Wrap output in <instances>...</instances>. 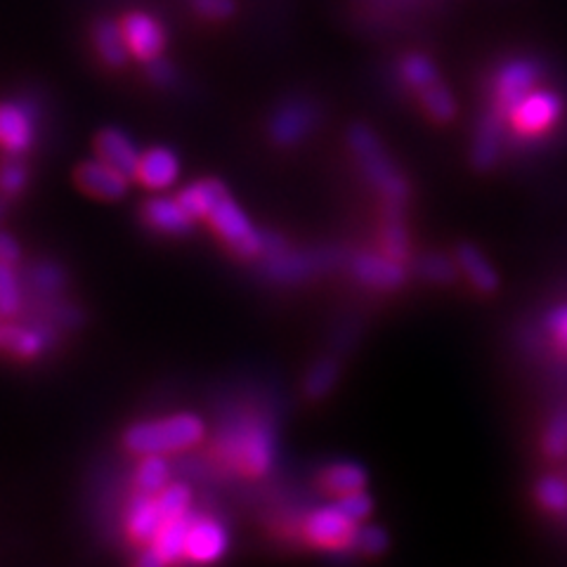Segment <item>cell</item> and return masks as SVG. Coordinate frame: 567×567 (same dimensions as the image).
<instances>
[{"label": "cell", "mask_w": 567, "mask_h": 567, "mask_svg": "<svg viewBox=\"0 0 567 567\" xmlns=\"http://www.w3.org/2000/svg\"><path fill=\"white\" fill-rule=\"evenodd\" d=\"M206 435V423L197 414H175L156 421H140L123 433V447L135 456L177 454L197 447Z\"/></svg>", "instance_id": "cell-3"}, {"label": "cell", "mask_w": 567, "mask_h": 567, "mask_svg": "<svg viewBox=\"0 0 567 567\" xmlns=\"http://www.w3.org/2000/svg\"><path fill=\"white\" fill-rule=\"evenodd\" d=\"M135 181L152 192L168 189L177 183L181 177V158L168 147H150L140 152L137 168H135Z\"/></svg>", "instance_id": "cell-18"}, {"label": "cell", "mask_w": 567, "mask_h": 567, "mask_svg": "<svg viewBox=\"0 0 567 567\" xmlns=\"http://www.w3.org/2000/svg\"><path fill=\"white\" fill-rule=\"evenodd\" d=\"M416 272L431 284L447 287L458 277V265L445 254H425L416 260Z\"/></svg>", "instance_id": "cell-33"}, {"label": "cell", "mask_w": 567, "mask_h": 567, "mask_svg": "<svg viewBox=\"0 0 567 567\" xmlns=\"http://www.w3.org/2000/svg\"><path fill=\"white\" fill-rule=\"evenodd\" d=\"M93 45L102 64H106L110 69L126 66L131 60V50L126 45V39H123L118 22L100 20L93 27Z\"/></svg>", "instance_id": "cell-26"}, {"label": "cell", "mask_w": 567, "mask_h": 567, "mask_svg": "<svg viewBox=\"0 0 567 567\" xmlns=\"http://www.w3.org/2000/svg\"><path fill=\"white\" fill-rule=\"evenodd\" d=\"M20 258H22L20 241H17L10 233H3V229H0V262L17 265Z\"/></svg>", "instance_id": "cell-43"}, {"label": "cell", "mask_w": 567, "mask_h": 567, "mask_svg": "<svg viewBox=\"0 0 567 567\" xmlns=\"http://www.w3.org/2000/svg\"><path fill=\"white\" fill-rule=\"evenodd\" d=\"M227 185L220 183L218 177H202V181L187 185L177 192V202L189 213L194 220H206L208 210L216 206V202L227 194Z\"/></svg>", "instance_id": "cell-25"}, {"label": "cell", "mask_w": 567, "mask_h": 567, "mask_svg": "<svg viewBox=\"0 0 567 567\" xmlns=\"http://www.w3.org/2000/svg\"><path fill=\"white\" fill-rule=\"evenodd\" d=\"M390 548V537L388 532L379 525H360L358 527V539H354V551H360L364 556H383Z\"/></svg>", "instance_id": "cell-38"}, {"label": "cell", "mask_w": 567, "mask_h": 567, "mask_svg": "<svg viewBox=\"0 0 567 567\" xmlns=\"http://www.w3.org/2000/svg\"><path fill=\"white\" fill-rule=\"evenodd\" d=\"M537 504L551 516H567V477L548 473L535 485Z\"/></svg>", "instance_id": "cell-30"}, {"label": "cell", "mask_w": 567, "mask_h": 567, "mask_svg": "<svg viewBox=\"0 0 567 567\" xmlns=\"http://www.w3.org/2000/svg\"><path fill=\"white\" fill-rule=\"evenodd\" d=\"M35 142V110L24 100L0 102V150L8 156L29 152Z\"/></svg>", "instance_id": "cell-12"}, {"label": "cell", "mask_w": 567, "mask_h": 567, "mask_svg": "<svg viewBox=\"0 0 567 567\" xmlns=\"http://www.w3.org/2000/svg\"><path fill=\"white\" fill-rule=\"evenodd\" d=\"M546 329L551 333V339L558 343V348L567 350V306L554 308L546 317Z\"/></svg>", "instance_id": "cell-41"}, {"label": "cell", "mask_w": 567, "mask_h": 567, "mask_svg": "<svg viewBox=\"0 0 567 567\" xmlns=\"http://www.w3.org/2000/svg\"><path fill=\"white\" fill-rule=\"evenodd\" d=\"M542 450L548 458L567 456V410H560L548 419L542 433Z\"/></svg>", "instance_id": "cell-36"}, {"label": "cell", "mask_w": 567, "mask_h": 567, "mask_svg": "<svg viewBox=\"0 0 567 567\" xmlns=\"http://www.w3.org/2000/svg\"><path fill=\"white\" fill-rule=\"evenodd\" d=\"M319 123L317 104L306 97L284 100L268 123V135L277 147L289 150L303 142Z\"/></svg>", "instance_id": "cell-8"}, {"label": "cell", "mask_w": 567, "mask_h": 567, "mask_svg": "<svg viewBox=\"0 0 567 567\" xmlns=\"http://www.w3.org/2000/svg\"><path fill=\"white\" fill-rule=\"evenodd\" d=\"M118 27L131 50V58L145 64L164 58L166 45H168V33H166V27L158 22L154 14L131 10L121 17Z\"/></svg>", "instance_id": "cell-9"}, {"label": "cell", "mask_w": 567, "mask_h": 567, "mask_svg": "<svg viewBox=\"0 0 567 567\" xmlns=\"http://www.w3.org/2000/svg\"><path fill=\"white\" fill-rule=\"evenodd\" d=\"M133 567H168V563L162 558V554L156 551V548L150 544L145 551H142L137 558H135V563H133Z\"/></svg>", "instance_id": "cell-44"}, {"label": "cell", "mask_w": 567, "mask_h": 567, "mask_svg": "<svg viewBox=\"0 0 567 567\" xmlns=\"http://www.w3.org/2000/svg\"><path fill=\"white\" fill-rule=\"evenodd\" d=\"M156 506L162 511L164 523L173 520V518H183L189 516V508H192V489L185 483H168L162 492L156 496Z\"/></svg>", "instance_id": "cell-32"}, {"label": "cell", "mask_w": 567, "mask_h": 567, "mask_svg": "<svg viewBox=\"0 0 567 567\" xmlns=\"http://www.w3.org/2000/svg\"><path fill=\"white\" fill-rule=\"evenodd\" d=\"M369 483L367 468L354 464V461H333L327 468L319 473V487H322L327 494L339 496L350 494V492H360Z\"/></svg>", "instance_id": "cell-24"}, {"label": "cell", "mask_w": 567, "mask_h": 567, "mask_svg": "<svg viewBox=\"0 0 567 567\" xmlns=\"http://www.w3.org/2000/svg\"><path fill=\"white\" fill-rule=\"evenodd\" d=\"M22 287L20 277L14 272V265L0 262V317L12 319L22 310Z\"/></svg>", "instance_id": "cell-34"}, {"label": "cell", "mask_w": 567, "mask_h": 567, "mask_svg": "<svg viewBox=\"0 0 567 567\" xmlns=\"http://www.w3.org/2000/svg\"><path fill=\"white\" fill-rule=\"evenodd\" d=\"M29 281H31L33 291H39L41 296L52 298V296H58L64 289L66 275L62 272V268H60V265H55V262H35L33 268L29 270Z\"/></svg>", "instance_id": "cell-35"}, {"label": "cell", "mask_w": 567, "mask_h": 567, "mask_svg": "<svg viewBox=\"0 0 567 567\" xmlns=\"http://www.w3.org/2000/svg\"><path fill=\"white\" fill-rule=\"evenodd\" d=\"M421 110L425 112L433 123H440V126H447L456 118V97L452 95L450 87L445 85V81H437L435 85H431L429 91H423L421 95H416Z\"/></svg>", "instance_id": "cell-28"}, {"label": "cell", "mask_w": 567, "mask_h": 567, "mask_svg": "<svg viewBox=\"0 0 567 567\" xmlns=\"http://www.w3.org/2000/svg\"><path fill=\"white\" fill-rule=\"evenodd\" d=\"M0 327H3V324H0Z\"/></svg>", "instance_id": "cell-46"}, {"label": "cell", "mask_w": 567, "mask_h": 567, "mask_svg": "<svg viewBox=\"0 0 567 567\" xmlns=\"http://www.w3.org/2000/svg\"><path fill=\"white\" fill-rule=\"evenodd\" d=\"M6 213H8V199L3 197V194H0V220L6 218Z\"/></svg>", "instance_id": "cell-45"}, {"label": "cell", "mask_w": 567, "mask_h": 567, "mask_svg": "<svg viewBox=\"0 0 567 567\" xmlns=\"http://www.w3.org/2000/svg\"><path fill=\"white\" fill-rule=\"evenodd\" d=\"M140 216L150 229L166 237H185L194 229V223H197L183 208V204L177 202V197H152L150 202L142 204Z\"/></svg>", "instance_id": "cell-17"}, {"label": "cell", "mask_w": 567, "mask_h": 567, "mask_svg": "<svg viewBox=\"0 0 567 567\" xmlns=\"http://www.w3.org/2000/svg\"><path fill=\"white\" fill-rule=\"evenodd\" d=\"M216 456L223 466L248 477L270 473L277 458L275 429L265 416L244 414L227 419L216 437Z\"/></svg>", "instance_id": "cell-1"}, {"label": "cell", "mask_w": 567, "mask_h": 567, "mask_svg": "<svg viewBox=\"0 0 567 567\" xmlns=\"http://www.w3.org/2000/svg\"><path fill=\"white\" fill-rule=\"evenodd\" d=\"M192 523V513L183 518L166 520L158 527L152 546L156 548L162 558L168 563V567H177L185 563V546H187V532Z\"/></svg>", "instance_id": "cell-27"}, {"label": "cell", "mask_w": 567, "mask_h": 567, "mask_svg": "<svg viewBox=\"0 0 567 567\" xmlns=\"http://www.w3.org/2000/svg\"><path fill=\"white\" fill-rule=\"evenodd\" d=\"M511 142L508 135V121L492 112L489 106L481 114L473 131V145H471V164L477 171H492L502 162L506 145Z\"/></svg>", "instance_id": "cell-11"}, {"label": "cell", "mask_w": 567, "mask_h": 567, "mask_svg": "<svg viewBox=\"0 0 567 567\" xmlns=\"http://www.w3.org/2000/svg\"><path fill=\"white\" fill-rule=\"evenodd\" d=\"M206 223L227 246L229 254H235L241 260L262 256V233H258V227L246 216L244 208L229 192L223 194L216 206L208 210Z\"/></svg>", "instance_id": "cell-6"}, {"label": "cell", "mask_w": 567, "mask_h": 567, "mask_svg": "<svg viewBox=\"0 0 567 567\" xmlns=\"http://www.w3.org/2000/svg\"><path fill=\"white\" fill-rule=\"evenodd\" d=\"M339 377H341V364H339V360L324 358V360L315 362V364L310 367L308 374H306V383H303L306 395H308L310 400H322V398H327V395L331 393V390H333V385L339 383Z\"/></svg>", "instance_id": "cell-31"}, {"label": "cell", "mask_w": 567, "mask_h": 567, "mask_svg": "<svg viewBox=\"0 0 567 567\" xmlns=\"http://www.w3.org/2000/svg\"><path fill=\"white\" fill-rule=\"evenodd\" d=\"M398 81L406 93L421 95L435 85L440 79V69L431 55H425L421 50H410L398 60Z\"/></svg>", "instance_id": "cell-22"}, {"label": "cell", "mask_w": 567, "mask_h": 567, "mask_svg": "<svg viewBox=\"0 0 567 567\" xmlns=\"http://www.w3.org/2000/svg\"><path fill=\"white\" fill-rule=\"evenodd\" d=\"M336 506H339L352 523L362 525L369 520L371 511H374V499H371L364 489H360V492H350V494L339 496V499H336Z\"/></svg>", "instance_id": "cell-39"}, {"label": "cell", "mask_w": 567, "mask_h": 567, "mask_svg": "<svg viewBox=\"0 0 567 567\" xmlns=\"http://www.w3.org/2000/svg\"><path fill=\"white\" fill-rule=\"evenodd\" d=\"M147 76L158 87H171V83L175 79V69H173L171 62H166L164 58H158V60L147 64Z\"/></svg>", "instance_id": "cell-42"}, {"label": "cell", "mask_w": 567, "mask_h": 567, "mask_svg": "<svg viewBox=\"0 0 567 567\" xmlns=\"http://www.w3.org/2000/svg\"><path fill=\"white\" fill-rule=\"evenodd\" d=\"M348 270L352 279H358L362 287H369L374 291H398L406 284V265L385 256L383 251H360L354 254L348 262Z\"/></svg>", "instance_id": "cell-10"}, {"label": "cell", "mask_w": 567, "mask_h": 567, "mask_svg": "<svg viewBox=\"0 0 567 567\" xmlns=\"http://www.w3.org/2000/svg\"><path fill=\"white\" fill-rule=\"evenodd\" d=\"M55 341V324L41 317L31 324H3L0 327V350L17 360H35Z\"/></svg>", "instance_id": "cell-14"}, {"label": "cell", "mask_w": 567, "mask_h": 567, "mask_svg": "<svg viewBox=\"0 0 567 567\" xmlns=\"http://www.w3.org/2000/svg\"><path fill=\"white\" fill-rule=\"evenodd\" d=\"M567 102L565 95L554 85L539 83L529 91L508 114V135L523 145H535L554 135L565 121Z\"/></svg>", "instance_id": "cell-4"}, {"label": "cell", "mask_w": 567, "mask_h": 567, "mask_svg": "<svg viewBox=\"0 0 567 567\" xmlns=\"http://www.w3.org/2000/svg\"><path fill=\"white\" fill-rule=\"evenodd\" d=\"M74 183L87 197L100 202H118L128 194L131 177L100 162V158H91V162L76 166Z\"/></svg>", "instance_id": "cell-15"}, {"label": "cell", "mask_w": 567, "mask_h": 567, "mask_svg": "<svg viewBox=\"0 0 567 567\" xmlns=\"http://www.w3.org/2000/svg\"><path fill=\"white\" fill-rule=\"evenodd\" d=\"M358 523H352L339 506H322L303 520V539L322 551H352L358 539Z\"/></svg>", "instance_id": "cell-7"}, {"label": "cell", "mask_w": 567, "mask_h": 567, "mask_svg": "<svg viewBox=\"0 0 567 567\" xmlns=\"http://www.w3.org/2000/svg\"><path fill=\"white\" fill-rule=\"evenodd\" d=\"M262 265H265V272H268L270 279L291 284V281L310 279L317 272H322L327 265H333V256L327 251L298 254V251H289L287 248V251H281L279 256L265 258Z\"/></svg>", "instance_id": "cell-16"}, {"label": "cell", "mask_w": 567, "mask_h": 567, "mask_svg": "<svg viewBox=\"0 0 567 567\" xmlns=\"http://www.w3.org/2000/svg\"><path fill=\"white\" fill-rule=\"evenodd\" d=\"M404 208H393L385 206L383 208V218L379 227V241H381V251L390 258H395L404 265H410L412 260V239H410V229H406V223L402 218Z\"/></svg>", "instance_id": "cell-23"}, {"label": "cell", "mask_w": 567, "mask_h": 567, "mask_svg": "<svg viewBox=\"0 0 567 567\" xmlns=\"http://www.w3.org/2000/svg\"><path fill=\"white\" fill-rule=\"evenodd\" d=\"M346 142L354 162H358L364 183L379 194L383 206L404 208L412 197L410 181H406L377 131L369 128L367 123H352Z\"/></svg>", "instance_id": "cell-2"}, {"label": "cell", "mask_w": 567, "mask_h": 567, "mask_svg": "<svg viewBox=\"0 0 567 567\" xmlns=\"http://www.w3.org/2000/svg\"><path fill=\"white\" fill-rule=\"evenodd\" d=\"M454 260L458 265V275H464L477 293L492 296L499 289V275H496L489 258L475 244L456 246Z\"/></svg>", "instance_id": "cell-20"}, {"label": "cell", "mask_w": 567, "mask_h": 567, "mask_svg": "<svg viewBox=\"0 0 567 567\" xmlns=\"http://www.w3.org/2000/svg\"><path fill=\"white\" fill-rule=\"evenodd\" d=\"M93 147H95V156L100 158V162L110 164L112 168H116L121 173H126L128 177L135 175L140 150L126 131L102 128L93 140Z\"/></svg>", "instance_id": "cell-19"}, {"label": "cell", "mask_w": 567, "mask_h": 567, "mask_svg": "<svg viewBox=\"0 0 567 567\" xmlns=\"http://www.w3.org/2000/svg\"><path fill=\"white\" fill-rule=\"evenodd\" d=\"M123 520H126L128 539L140 546L152 544L158 527L164 525V516L156 506V499L150 494H142V492H137L133 496V502L128 504V511H126V516H123Z\"/></svg>", "instance_id": "cell-21"}, {"label": "cell", "mask_w": 567, "mask_h": 567, "mask_svg": "<svg viewBox=\"0 0 567 567\" xmlns=\"http://www.w3.org/2000/svg\"><path fill=\"white\" fill-rule=\"evenodd\" d=\"M189 3L206 20H227L237 10L235 0H189Z\"/></svg>", "instance_id": "cell-40"}, {"label": "cell", "mask_w": 567, "mask_h": 567, "mask_svg": "<svg viewBox=\"0 0 567 567\" xmlns=\"http://www.w3.org/2000/svg\"><path fill=\"white\" fill-rule=\"evenodd\" d=\"M171 473H173L171 464L164 456H158V454L142 456V461L135 468V477H133L135 492L156 496L171 483Z\"/></svg>", "instance_id": "cell-29"}, {"label": "cell", "mask_w": 567, "mask_h": 567, "mask_svg": "<svg viewBox=\"0 0 567 567\" xmlns=\"http://www.w3.org/2000/svg\"><path fill=\"white\" fill-rule=\"evenodd\" d=\"M546 66L539 58L532 55H511L496 62L492 76L487 81V106L492 112L508 118L511 110L516 106L529 91H535L544 83Z\"/></svg>", "instance_id": "cell-5"}, {"label": "cell", "mask_w": 567, "mask_h": 567, "mask_svg": "<svg viewBox=\"0 0 567 567\" xmlns=\"http://www.w3.org/2000/svg\"><path fill=\"white\" fill-rule=\"evenodd\" d=\"M29 185V168L20 162V158H8V162L0 166V194L8 202L17 199Z\"/></svg>", "instance_id": "cell-37"}, {"label": "cell", "mask_w": 567, "mask_h": 567, "mask_svg": "<svg viewBox=\"0 0 567 567\" xmlns=\"http://www.w3.org/2000/svg\"><path fill=\"white\" fill-rule=\"evenodd\" d=\"M229 546V535L225 525L213 516H197L192 513V523L187 532L185 563L192 565H210L225 556Z\"/></svg>", "instance_id": "cell-13"}]
</instances>
